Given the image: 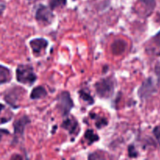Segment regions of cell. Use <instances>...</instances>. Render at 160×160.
Listing matches in <instances>:
<instances>
[{
  "mask_svg": "<svg viewBox=\"0 0 160 160\" xmlns=\"http://www.w3.org/2000/svg\"><path fill=\"white\" fill-rule=\"evenodd\" d=\"M17 80L18 82L23 84L31 85L37 80L34 69L30 65H20L16 70Z\"/></svg>",
  "mask_w": 160,
  "mask_h": 160,
  "instance_id": "obj_1",
  "label": "cell"
},
{
  "mask_svg": "<svg viewBox=\"0 0 160 160\" xmlns=\"http://www.w3.org/2000/svg\"><path fill=\"white\" fill-rule=\"evenodd\" d=\"M97 95L101 98H108L113 94L114 83L110 78H103L95 84Z\"/></svg>",
  "mask_w": 160,
  "mask_h": 160,
  "instance_id": "obj_2",
  "label": "cell"
},
{
  "mask_svg": "<svg viewBox=\"0 0 160 160\" xmlns=\"http://www.w3.org/2000/svg\"><path fill=\"white\" fill-rule=\"evenodd\" d=\"M57 109L61 115L66 117L68 116L70 110L73 107V102L68 92H62L57 97Z\"/></svg>",
  "mask_w": 160,
  "mask_h": 160,
  "instance_id": "obj_3",
  "label": "cell"
},
{
  "mask_svg": "<svg viewBox=\"0 0 160 160\" xmlns=\"http://www.w3.org/2000/svg\"><path fill=\"white\" fill-rule=\"evenodd\" d=\"M26 93V91L20 87H14L12 88L9 89L6 92V94L4 95V100L10 105L12 107L17 108L19 106L17 103L22 98L23 94Z\"/></svg>",
  "mask_w": 160,
  "mask_h": 160,
  "instance_id": "obj_4",
  "label": "cell"
},
{
  "mask_svg": "<svg viewBox=\"0 0 160 160\" xmlns=\"http://www.w3.org/2000/svg\"><path fill=\"white\" fill-rule=\"evenodd\" d=\"M156 91H157V88H156L154 81L152 78H149L142 83V86L138 90V95L142 99H145L152 96L155 92H156Z\"/></svg>",
  "mask_w": 160,
  "mask_h": 160,
  "instance_id": "obj_5",
  "label": "cell"
},
{
  "mask_svg": "<svg viewBox=\"0 0 160 160\" xmlns=\"http://www.w3.org/2000/svg\"><path fill=\"white\" fill-rule=\"evenodd\" d=\"M35 18L40 23L48 24L52 22L54 19V14L52 12V9L47 6H40L36 11Z\"/></svg>",
  "mask_w": 160,
  "mask_h": 160,
  "instance_id": "obj_6",
  "label": "cell"
},
{
  "mask_svg": "<svg viewBox=\"0 0 160 160\" xmlns=\"http://www.w3.org/2000/svg\"><path fill=\"white\" fill-rule=\"evenodd\" d=\"M145 50L149 55L160 56V32L148 41L145 45Z\"/></svg>",
  "mask_w": 160,
  "mask_h": 160,
  "instance_id": "obj_7",
  "label": "cell"
},
{
  "mask_svg": "<svg viewBox=\"0 0 160 160\" xmlns=\"http://www.w3.org/2000/svg\"><path fill=\"white\" fill-rule=\"evenodd\" d=\"M31 122V120L29 117L27 116H23L18 120H16L13 123V128H14V134H15L16 138H21L23 137V133H24L25 128L28 126Z\"/></svg>",
  "mask_w": 160,
  "mask_h": 160,
  "instance_id": "obj_8",
  "label": "cell"
},
{
  "mask_svg": "<svg viewBox=\"0 0 160 160\" xmlns=\"http://www.w3.org/2000/svg\"><path fill=\"white\" fill-rule=\"evenodd\" d=\"M48 45V41L44 38H34L30 42V45L35 56H41L42 51H45Z\"/></svg>",
  "mask_w": 160,
  "mask_h": 160,
  "instance_id": "obj_9",
  "label": "cell"
},
{
  "mask_svg": "<svg viewBox=\"0 0 160 160\" xmlns=\"http://www.w3.org/2000/svg\"><path fill=\"white\" fill-rule=\"evenodd\" d=\"M138 2L146 17L149 16L156 7V0H138Z\"/></svg>",
  "mask_w": 160,
  "mask_h": 160,
  "instance_id": "obj_10",
  "label": "cell"
},
{
  "mask_svg": "<svg viewBox=\"0 0 160 160\" xmlns=\"http://www.w3.org/2000/svg\"><path fill=\"white\" fill-rule=\"evenodd\" d=\"M62 128L67 130L70 134H73L78 131V123L74 118H67L62 123Z\"/></svg>",
  "mask_w": 160,
  "mask_h": 160,
  "instance_id": "obj_11",
  "label": "cell"
},
{
  "mask_svg": "<svg viewBox=\"0 0 160 160\" xmlns=\"http://www.w3.org/2000/svg\"><path fill=\"white\" fill-rule=\"evenodd\" d=\"M127 48V43L125 41L121 40H117L115 41L111 45V50L112 52L114 55H120L123 52H124L125 49Z\"/></svg>",
  "mask_w": 160,
  "mask_h": 160,
  "instance_id": "obj_12",
  "label": "cell"
},
{
  "mask_svg": "<svg viewBox=\"0 0 160 160\" xmlns=\"http://www.w3.org/2000/svg\"><path fill=\"white\" fill-rule=\"evenodd\" d=\"M12 79L11 72L7 67L0 65V85L9 82Z\"/></svg>",
  "mask_w": 160,
  "mask_h": 160,
  "instance_id": "obj_13",
  "label": "cell"
},
{
  "mask_svg": "<svg viewBox=\"0 0 160 160\" xmlns=\"http://www.w3.org/2000/svg\"><path fill=\"white\" fill-rule=\"evenodd\" d=\"M47 96V92L42 86H38L34 88L31 93V99H42Z\"/></svg>",
  "mask_w": 160,
  "mask_h": 160,
  "instance_id": "obj_14",
  "label": "cell"
},
{
  "mask_svg": "<svg viewBox=\"0 0 160 160\" xmlns=\"http://www.w3.org/2000/svg\"><path fill=\"white\" fill-rule=\"evenodd\" d=\"M90 117L91 118L95 120V125H96L97 128H98V129H101V128H104L105 126L108 124L107 120L105 117H100L98 114H95L94 112L93 113H90Z\"/></svg>",
  "mask_w": 160,
  "mask_h": 160,
  "instance_id": "obj_15",
  "label": "cell"
},
{
  "mask_svg": "<svg viewBox=\"0 0 160 160\" xmlns=\"http://www.w3.org/2000/svg\"><path fill=\"white\" fill-rule=\"evenodd\" d=\"M84 138L88 142V144L94 143V142H96V141H98L99 139V138L97 136V134H95L94 133V131H92V130H88L86 131L85 134H84Z\"/></svg>",
  "mask_w": 160,
  "mask_h": 160,
  "instance_id": "obj_16",
  "label": "cell"
},
{
  "mask_svg": "<svg viewBox=\"0 0 160 160\" xmlns=\"http://www.w3.org/2000/svg\"><path fill=\"white\" fill-rule=\"evenodd\" d=\"M80 97H81V99L84 100L85 102H87L88 105H92L94 103V99L92 97V95L88 93V92H85V91L81 90L79 92Z\"/></svg>",
  "mask_w": 160,
  "mask_h": 160,
  "instance_id": "obj_17",
  "label": "cell"
},
{
  "mask_svg": "<svg viewBox=\"0 0 160 160\" xmlns=\"http://www.w3.org/2000/svg\"><path fill=\"white\" fill-rule=\"evenodd\" d=\"M66 4H67V0H48V5L51 9L62 7L66 6Z\"/></svg>",
  "mask_w": 160,
  "mask_h": 160,
  "instance_id": "obj_18",
  "label": "cell"
},
{
  "mask_svg": "<svg viewBox=\"0 0 160 160\" xmlns=\"http://www.w3.org/2000/svg\"><path fill=\"white\" fill-rule=\"evenodd\" d=\"M128 152H129V156L131 158H134L138 156V152L136 151V149L134 148V147L133 145H131L129 146V148H128Z\"/></svg>",
  "mask_w": 160,
  "mask_h": 160,
  "instance_id": "obj_19",
  "label": "cell"
},
{
  "mask_svg": "<svg viewBox=\"0 0 160 160\" xmlns=\"http://www.w3.org/2000/svg\"><path fill=\"white\" fill-rule=\"evenodd\" d=\"M153 134L158 141L160 142V124L156 126L153 130Z\"/></svg>",
  "mask_w": 160,
  "mask_h": 160,
  "instance_id": "obj_20",
  "label": "cell"
},
{
  "mask_svg": "<svg viewBox=\"0 0 160 160\" xmlns=\"http://www.w3.org/2000/svg\"><path fill=\"white\" fill-rule=\"evenodd\" d=\"M9 132L7 131V130H5V129H0V142H1L2 138L4 135L6 134H9Z\"/></svg>",
  "mask_w": 160,
  "mask_h": 160,
  "instance_id": "obj_21",
  "label": "cell"
},
{
  "mask_svg": "<svg viewBox=\"0 0 160 160\" xmlns=\"http://www.w3.org/2000/svg\"><path fill=\"white\" fill-rule=\"evenodd\" d=\"M155 71H156V75H157L158 78H159V79L160 80V62H159V63L156 65V69H155Z\"/></svg>",
  "mask_w": 160,
  "mask_h": 160,
  "instance_id": "obj_22",
  "label": "cell"
},
{
  "mask_svg": "<svg viewBox=\"0 0 160 160\" xmlns=\"http://www.w3.org/2000/svg\"><path fill=\"white\" fill-rule=\"evenodd\" d=\"M5 109H6V107H5L4 105H2V104H1V103H0V120H1V114H2V112L3 111H4Z\"/></svg>",
  "mask_w": 160,
  "mask_h": 160,
  "instance_id": "obj_23",
  "label": "cell"
}]
</instances>
